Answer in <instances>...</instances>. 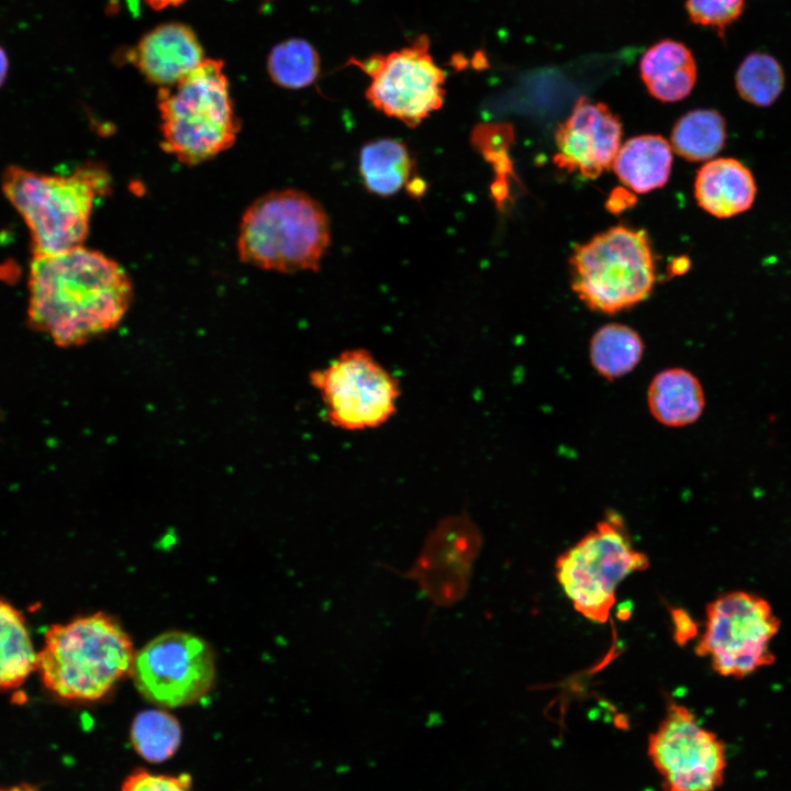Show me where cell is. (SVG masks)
<instances>
[{"label":"cell","instance_id":"6da1fadb","mask_svg":"<svg viewBox=\"0 0 791 791\" xmlns=\"http://www.w3.org/2000/svg\"><path fill=\"white\" fill-rule=\"evenodd\" d=\"M27 322L59 347H74L115 328L133 298L115 260L81 246L36 255L30 265Z\"/></svg>","mask_w":791,"mask_h":791},{"label":"cell","instance_id":"7a4b0ae2","mask_svg":"<svg viewBox=\"0 0 791 791\" xmlns=\"http://www.w3.org/2000/svg\"><path fill=\"white\" fill-rule=\"evenodd\" d=\"M135 653L122 625L113 616L96 612L52 625L37 653L36 670L53 694L91 702L130 675Z\"/></svg>","mask_w":791,"mask_h":791},{"label":"cell","instance_id":"3957f363","mask_svg":"<svg viewBox=\"0 0 791 791\" xmlns=\"http://www.w3.org/2000/svg\"><path fill=\"white\" fill-rule=\"evenodd\" d=\"M1 188L30 231L33 256L48 255L82 245L93 205L110 188V175L90 163L68 176L10 166Z\"/></svg>","mask_w":791,"mask_h":791},{"label":"cell","instance_id":"277c9868","mask_svg":"<svg viewBox=\"0 0 791 791\" xmlns=\"http://www.w3.org/2000/svg\"><path fill=\"white\" fill-rule=\"evenodd\" d=\"M331 244L328 216L296 189L266 193L245 211L238 231L242 261L279 272L316 271Z\"/></svg>","mask_w":791,"mask_h":791},{"label":"cell","instance_id":"5b68a950","mask_svg":"<svg viewBox=\"0 0 791 791\" xmlns=\"http://www.w3.org/2000/svg\"><path fill=\"white\" fill-rule=\"evenodd\" d=\"M223 66L204 58L178 82L158 89L161 147L183 164L211 159L236 141L241 123Z\"/></svg>","mask_w":791,"mask_h":791},{"label":"cell","instance_id":"8992f818","mask_svg":"<svg viewBox=\"0 0 791 791\" xmlns=\"http://www.w3.org/2000/svg\"><path fill=\"white\" fill-rule=\"evenodd\" d=\"M571 288L591 310L617 313L649 297L656 282L654 255L643 230L609 229L573 248Z\"/></svg>","mask_w":791,"mask_h":791},{"label":"cell","instance_id":"52a82bcc","mask_svg":"<svg viewBox=\"0 0 791 791\" xmlns=\"http://www.w3.org/2000/svg\"><path fill=\"white\" fill-rule=\"evenodd\" d=\"M649 565L634 548L623 519L613 512L556 560V578L573 608L588 620L605 623L619 584Z\"/></svg>","mask_w":791,"mask_h":791},{"label":"cell","instance_id":"ba28073f","mask_svg":"<svg viewBox=\"0 0 791 791\" xmlns=\"http://www.w3.org/2000/svg\"><path fill=\"white\" fill-rule=\"evenodd\" d=\"M780 621L769 602L748 591H731L706 606L695 653L723 677L745 678L775 661L771 642Z\"/></svg>","mask_w":791,"mask_h":791},{"label":"cell","instance_id":"9c48e42d","mask_svg":"<svg viewBox=\"0 0 791 791\" xmlns=\"http://www.w3.org/2000/svg\"><path fill=\"white\" fill-rule=\"evenodd\" d=\"M326 421L334 427L358 432L377 428L397 412L398 379L367 349L350 348L310 374Z\"/></svg>","mask_w":791,"mask_h":791},{"label":"cell","instance_id":"30bf717a","mask_svg":"<svg viewBox=\"0 0 791 791\" xmlns=\"http://www.w3.org/2000/svg\"><path fill=\"white\" fill-rule=\"evenodd\" d=\"M430 47L428 36L420 34L409 46L365 59L350 57L345 66L354 65L370 78L365 96L375 109L415 127L442 108L446 94V74Z\"/></svg>","mask_w":791,"mask_h":791},{"label":"cell","instance_id":"8fae6325","mask_svg":"<svg viewBox=\"0 0 791 791\" xmlns=\"http://www.w3.org/2000/svg\"><path fill=\"white\" fill-rule=\"evenodd\" d=\"M130 675L148 701L163 708L185 706L210 692L215 679V657L200 637L170 631L135 653Z\"/></svg>","mask_w":791,"mask_h":791},{"label":"cell","instance_id":"7c38bea8","mask_svg":"<svg viewBox=\"0 0 791 791\" xmlns=\"http://www.w3.org/2000/svg\"><path fill=\"white\" fill-rule=\"evenodd\" d=\"M648 756L665 791H714L724 779L726 747L684 705L669 700L648 737Z\"/></svg>","mask_w":791,"mask_h":791},{"label":"cell","instance_id":"4fadbf2b","mask_svg":"<svg viewBox=\"0 0 791 791\" xmlns=\"http://www.w3.org/2000/svg\"><path fill=\"white\" fill-rule=\"evenodd\" d=\"M622 123L608 105L582 97L555 132V164L586 178L612 166L620 149Z\"/></svg>","mask_w":791,"mask_h":791},{"label":"cell","instance_id":"5bb4252c","mask_svg":"<svg viewBox=\"0 0 791 791\" xmlns=\"http://www.w3.org/2000/svg\"><path fill=\"white\" fill-rule=\"evenodd\" d=\"M124 55L158 88L175 85L204 59L193 30L179 22L155 26Z\"/></svg>","mask_w":791,"mask_h":791},{"label":"cell","instance_id":"9a60e30c","mask_svg":"<svg viewBox=\"0 0 791 791\" xmlns=\"http://www.w3.org/2000/svg\"><path fill=\"white\" fill-rule=\"evenodd\" d=\"M756 196L754 174L736 158L711 159L697 172L695 200L701 209L715 218L727 219L748 211Z\"/></svg>","mask_w":791,"mask_h":791},{"label":"cell","instance_id":"2e32d148","mask_svg":"<svg viewBox=\"0 0 791 791\" xmlns=\"http://www.w3.org/2000/svg\"><path fill=\"white\" fill-rule=\"evenodd\" d=\"M359 174L365 188L374 194L390 197L404 187L413 196L425 185L415 175V163L406 144L394 138H380L365 144L359 154Z\"/></svg>","mask_w":791,"mask_h":791},{"label":"cell","instance_id":"e0dca14e","mask_svg":"<svg viewBox=\"0 0 791 791\" xmlns=\"http://www.w3.org/2000/svg\"><path fill=\"white\" fill-rule=\"evenodd\" d=\"M639 71L648 92L664 102L684 99L697 81V63L691 49L670 38L655 43L644 53Z\"/></svg>","mask_w":791,"mask_h":791},{"label":"cell","instance_id":"ac0fdd59","mask_svg":"<svg viewBox=\"0 0 791 791\" xmlns=\"http://www.w3.org/2000/svg\"><path fill=\"white\" fill-rule=\"evenodd\" d=\"M647 404L657 422L669 427H682L701 417L705 396L700 380L691 371L668 368L650 381Z\"/></svg>","mask_w":791,"mask_h":791},{"label":"cell","instance_id":"d6986e66","mask_svg":"<svg viewBox=\"0 0 791 791\" xmlns=\"http://www.w3.org/2000/svg\"><path fill=\"white\" fill-rule=\"evenodd\" d=\"M671 163V146L662 136L639 135L620 147L612 165L625 186L646 193L666 185Z\"/></svg>","mask_w":791,"mask_h":791},{"label":"cell","instance_id":"ffe728a7","mask_svg":"<svg viewBox=\"0 0 791 791\" xmlns=\"http://www.w3.org/2000/svg\"><path fill=\"white\" fill-rule=\"evenodd\" d=\"M36 657L23 614L0 598V691L20 687L36 670Z\"/></svg>","mask_w":791,"mask_h":791},{"label":"cell","instance_id":"44dd1931","mask_svg":"<svg viewBox=\"0 0 791 791\" xmlns=\"http://www.w3.org/2000/svg\"><path fill=\"white\" fill-rule=\"evenodd\" d=\"M643 354L644 342L640 335L626 324H605L599 327L590 339L591 365L608 380L631 372L639 364Z\"/></svg>","mask_w":791,"mask_h":791},{"label":"cell","instance_id":"7402d4cb","mask_svg":"<svg viewBox=\"0 0 791 791\" xmlns=\"http://www.w3.org/2000/svg\"><path fill=\"white\" fill-rule=\"evenodd\" d=\"M726 137L723 115L712 109H698L677 121L671 133V146L680 157L701 161L721 152Z\"/></svg>","mask_w":791,"mask_h":791},{"label":"cell","instance_id":"603a6c76","mask_svg":"<svg viewBox=\"0 0 791 791\" xmlns=\"http://www.w3.org/2000/svg\"><path fill=\"white\" fill-rule=\"evenodd\" d=\"M321 60L314 46L303 38H288L278 43L267 58L271 80L286 89H303L319 77Z\"/></svg>","mask_w":791,"mask_h":791},{"label":"cell","instance_id":"cb8c5ba5","mask_svg":"<svg viewBox=\"0 0 791 791\" xmlns=\"http://www.w3.org/2000/svg\"><path fill=\"white\" fill-rule=\"evenodd\" d=\"M131 742L144 759L161 762L177 751L181 742V727L178 720L164 710H145L133 720Z\"/></svg>","mask_w":791,"mask_h":791},{"label":"cell","instance_id":"d4e9b609","mask_svg":"<svg viewBox=\"0 0 791 791\" xmlns=\"http://www.w3.org/2000/svg\"><path fill=\"white\" fill-rule=\"evenodd\" d=\"M784 73L771 55L754 52L747 55L735 75L739 97L756 107H769L776 102L784 88Z\"/></svg>","mask_w":791,"mask_h":791},{"label":"cell","instance_id":"484cf974","mask_svg":"<svg viewBox=\"0 0 791 791\" xmlns=\"http://www.w3.org/2000/svg\"><path fill=\"white\" fill-rule=\"evenodd\" d=\"M744 7L745 0H686L690 21L715 30L722 37L726 27L742 15Z\"/></svg>","mask_w":791,"mask_h":791},{"label":"cell","instance_id":"4316f807","mask_svg":"<svg viewBox=\"0 0 791 791\" xmlns=\"http://www.w3.org/2000/svg\"><path fill=\"white\" fill-rule=\"evenodd\" d=\"M190 787L191 778L187 773L175 777L137 769L125 778L121 791H191Z\"/></svg>","mask_w":791,"mask_h":791},{"label":"cell","instance_id":"83f0119b","mask_svg":"<svg viewBox=\"0 0 791 791\" xmlns=\"http://www.w3.org/2000/svg\"><path fill=\"white\" fill-rule=\"evenodd\" d=\"M672 617L676 626V638L678 643L687 642L694 636V623L683 610H675Z\"/></svg>","mask_w":791,"mask_h":791},{"label":"cell","instance_id":"f1b7e54d","mask_svg":"<svg viewBox=\"0 0 791 791\" xmlns=\"http://www.w3.org/2000/svg\"><path fill=\"white\" fill-rule=\"evenodd\" d=\"M154 10H163L167 7H177L186 0H144Z\"/></svg>","mask_w":791,"mask_h":791},{"label":"cell","instance_id":"f546056e","mask_svg":"<svg viewBox=\"0 0 791 791\" xmlns=\"http://www.w3.org/2000/svg\"><path fill=\"white\" fill-rule=\"evenodd\" d=\"M9 71V58L4 48L0 45V87L7 79Z\"/></svg>","mask_w":791,"mask_h":791}]
</instances>
